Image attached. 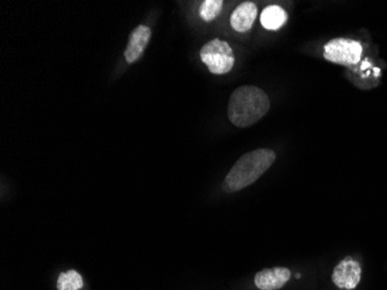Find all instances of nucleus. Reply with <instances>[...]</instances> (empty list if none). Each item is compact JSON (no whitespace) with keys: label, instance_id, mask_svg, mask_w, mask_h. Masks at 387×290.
I'll use <instances>...</instances> for the list:
<instances>
[{"label":"nucleus","instance_id":"1a4fd4ad","mask_svg":"<svg viewBox=\"0 0 387 290\" xmlns=\"http://www.w3.org/2000/svg\"><path fill=\"white\" fill-rule=\"evenodd\" d=\"M286 19H288V15H286V12L283 10L282 7L277 6V5H270V6H267L262 11L260 21L266 30H277L284 26Z\"/></svg>","mask_w":387,"mask_h":290},{"label":"nucleus","instance_id":"20e7f679","mask_svg":"<svg viewBox=\"0 0 387 290\" xmlns=\"http://www.w3.org/2000/svg\"><path fill=\"white\" fill-rule=\"evenodd\" d=\"M361 43L349 39H333L324 46V58L338 65L354 66L361 61Z\"/></svg>","mask_w":387,"mask_h":290},{"label":"nucleus","instance_id":"6e6552de","mask_svg":"<svg viewBox=\"0 0 387 290\" xmlns=\"http://www.w3.org/2000/svg\"><path fill=\"white\" fill-rule=\"evenodd\" d=\"M256 17H258V7L252 1H245L233 11L230 19L231 26L236 32L245 33L252 28Z\"/></svg>","mask_w":387,"mask_h":290},{"label":"nucleus","instance_id":"0eeeda50","mask_svg":"<svg viewBox=\"0 0 387 290\" xmlns=\"http://www.w3.org/2000/svg\"><path fill=\"white\" fill-rule=\"evenodd\" d=\"M151 30L148 26L141 25L135 28L132 35L129 37L128 46L125 50V57L127 62L135 63L141 58L144 53L145 48L151 39Z\"/></svg>","mask_w":387,"mask_h":290},{"label":"nucleus","instance_id":"f257e3e1","mask_svg":"<svg viewBox=\"0 0 387 290\" xmlns=\"http://www.w3.org/2000/svg\"><path fill=\"white\" fill-rule=\"evenodd\" d=\"M270 108L269 96L260 87L240 86L231 94L227 115L231 123L239 128H248L266 115Z\"/></svg>","mask_w":387,"mask_h":290},{"label":"nucleus","instance_id":"f03ea898","mask_svg":"<svg viewBox=\"0 0 387 290\" xmlns=\"http://www.w3.org/2000/svg\"><path fill=\"white\" fill-rule=\"evenodd\" d=\"M276 160L275 152L270 149H258L247 152L236 160L224 180L223 191H239L252 185L265 175Z\"/></svg>","mask_w":387,"mask_h":290},{"label":"nucleus","instance_id":"39448f33","mask_svg":"<svg viewBox=\"0 0 387 290\" xmlns=\"http://www.w3.org/2000/svg\"><path fill=\"white\" fill-rule=\"evenodd\" d=\"M361 266L351 257L343 259L331 274V280L340 289H355L361 282Z\"/></svg>","mask_w":387,"mask_h":290},{"label":"nucleus","instance_id":"423d86ee","mask_svg":"<svg viewBox=\"0 0 387 290\" xmlns=\"http://www.w3.org/2000/svg\"><path fill=\"white\" fill-rule=\"evenodd\" d=\"M291 272L286 267L266 268L255 274L254 284L260 290H279L286 286Z\"/></svg>","mask_w":387,"mask_h":290},{"label":"nucleus","instance_id":"7ed1b4c3","mask_svg":"<svg viewBox=\"0 0 387 290\" xmlns=\"http://www.w3.org/2000/svg\"><path fill=\"white\" fill-rule=\"evenodd\" d=\"M201 60L212 75H225L232 70L236 58L227 41L215 39L205 43L200 51Z\"/></svg>","mask_w":387,"mask_h":290},{"label":"nucleus","instance_id":"9b49d317","mask_svg":"<svg viewBox=\"0 0 387 290\" xmlns=\"http://www.w3.org/2000/svg\"><path fill=\"white\" fill-rule=\"evenodd\" d=\"M223 4L222 0H205L201 5L200 17L207 23L212 21L220 13V11L223 8Z\"/></svg>","mask_w":387,"mask_h":290},{"label":"nucleus","instance_id":"9d476101","mask_svg":"<svg viewBox=\"0 0 387 290\" xmlns=\"http://www.w3.org/2000/svg\"><path fill=\"white\" fill-rule=\"evenodd\" d=\"M84 286L82 277L77 270H69L65 273L59 274L57 280V289L58 290H79Z\"/></svg>","mask_w":387,"mask_h":290}]
</instances>
